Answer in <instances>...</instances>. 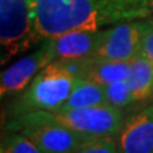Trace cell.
<instances>
[{"label": "cell", "mask_w": 153, "mask_h": 153, "mask_svg": "<svg viewBox=\"0 0 153 153\" xmlns=\"http://www.w3.org/2000/svg\"><path fill=\"white\" fill-rule=\"evenodd\" d=\"M142 55H144L153 65V28L146 35L142 46Z\"/></svg>", "instance_id": "16"}, {"label": "cell", "mask_w": 153, "mask_h": 153, "mask_svg": "<svg viewBox=\"0 0 153 153\" xmlns=\"http://www.w3.org/2000/svg\"><path fill=\"white\" fill-rule=\"evenodd\" d=\"M153 28V17L117 23L106 28L105 37L93 59L131 61L142 54L144 37Z\"/></svg>", "instance_id": "5"}, {"label": "cell", "mask_w": 153, "mask_h": 153, "mask_svg": "<svg viewBox=\"0 0 153 153\" xmlns=\"http://www.w3.org/2000/svg\"><path fill=\"white\" fill-rule=\"evenodd\" d=\"M41 41L75 30H103L153 17V0H32Z\"/></svg>", "instance_id": "1"}, {"label": "cell", "mask_w": 153, "mask_h": 153, "mask_svg": "<svg viewBox=\"0 0 153 153\" xmlns=\"http://www.w3.org/2000/svg\"><path fill=\"white\" fill-rule=\"evenodd\" d=\"M102 105H108L106 100L105 85L96 83L88 78H80L76 79L69 98L66 100L65 105L61 108H87L94 106H102Z\"/></svg>", "instance_id": "11"}, {"label": "cell", "mask_w": 153, "mask_h": 153, "mask_svg": "<svg viewBox=\"0 0 153 153\" xmlns=\"http://www.w3.org/2000/svg\"><path fill=\"white\" fill-rule=\"evenodd\" d=\"M105 92H106L107 103L121 111H125L126 108L135 105L128 80L105 85Z\"/></svg>", "instance_id": "14"}, {"label": "cell", "mask_w": 153, "mask_h": 153, "mask_svg": "<svg viewBox=\"0 0 153 153\" xmlns=\"http://www.w3.org/2000/svg\"><path fill=\"white\" fill-rule=\"evenodd\" d=\"M17 131L28 137L44 153H71L83 143L96 138L47 121L27 124Z\"/></svg>", "instance_id": "7"}, {"label": "cell", "mask_w": 153, "mask_h": 153, "mask_svg": "<svg viewBox=\"0 0 153 153\" xmlns=\"http://www.w3.org/2000/svg\"><path fill=\"white\" fill-rule=\"evenodd\" d=\"M71 153H121L116 137H96Z\"/></svg>", "instance_id": "15"}, {"label": "cell", "mask_w": 153, "mask_h": 153, "mask_svg": "<svg viewBox=\"0 0 153 153\" xmlns=\"http://www.w3.org/2000/svg\"><path fill=\"white\" fill-rule=\"evenodd\" d=\"M54 60L55 59L50 49V41H41L35 51L19 59L1 73L0 79L1 98L17 96L23 92L35 79V76Z\"/></svg>", "instance_id": "6"}, {"label": "cell", "mask_w": 153, "mask_h": 153, "mask_svg": "<svg viewBox=\"0 0 153 153\" xmlns=\"http://www.w3.org/2000/svg\"><path fill=\"white\" fill-rule=\"evenodd\" d=\"M54 123L88 137H117L125 121L124 111L111 105L87 108L57 110V111L30 112L9 119L7 131H17L19 128L33 123Z\"/></svg>", "instance_id": "2"}, {"label": "cell", "mask_w": 153, "mask_h": 153, "mask_svg": "<svg viewBox=\"0 0 153 153\" xmlns=\"http://www.w3.org/2000/svg\"><path fill=\"white\" fill-rule=\"evenodd\" d=\"M76 79L59 60L47 64L8 108L9 119L30 112L57 111L69 98Z\"/></svg>", "instance_id": "3"}, {"label": "cell", "mask_w": 153, "mask_h": 153, "mask_svg": "<svg viewBox=\"0 0 153 153\" xmlns=\"http://www.w3.org/2000/svg\"><path fill=\"white\" fill-rule=\"evenodd\" d=\"M128 83L135 105L153 101V65L144 55H138L130 61Z\"/></svg>", "instance_id": "10"}, {"label": "cell", "mask_w": 153, "mask_h": 153, "mask_svg": "<svg viewBox=\"0 0 153 153\" xmlns=\"http://www.w3.org/2000/svg\"><path fill=\"white\" fill-rule=\"evenodd\" d=\"M116 138L121 153H153V105L126 117Z\"/></svg>", "instance_id": "9"}, {"label": "cell", "mask_w": 153, "mask_h": 153, "mask_svg": "<svg viewBox=\"0 0 153 153\" xmlns=\"http://www.w3.org/2000/svg\"><path fill=\"white\" fill-rule=\"evenodd\" d=\"M129 74H130V61L89 59L83 78H88L102 85H108L116 82L128 80Z\"/></svg>", "instance_id": "12"}, {"label": "cell", "mask_w": 153, "mask_h": 153, "mask_svg": "<svg viewBox=\"0 0 153 153\" xmlns=\"http://www.w3.org/2000/svg\"><path fill=\"white\" fill-rule=\"evenodd\" d=\"M0 153H44L25 134L7 131L1 139Z\"/></svg>", "instance_id": "13"}, {"label": "cell", "mask_w": 153, "mask_h": 153, "mask_svg": "<svg viewBox=\"0 0 153 153\" xmlns=\"http://www.w3.org/2000/svg\"><path fill=\"white\" fill-rule=\"evenodd\" d=\"M40 41L35 31L32 0H0L1 64L8 63Z\"/></svg>", "instance_id": "4"}, {"label": "cell", "mask_w": 153, "mask_h": 153, "mask_svg": "<svg viewBox=\"0 0 153 153\" xmlns=\"http://www.w3.org/2000/svg\"><path fill=\"white\" fill-rule=\"evenodd\" d=\"M106 28L103 30H75L54 38H49L55 60L93 59L101 46Z\"/></svg>", "instance_id": "8"}]
</instances>
